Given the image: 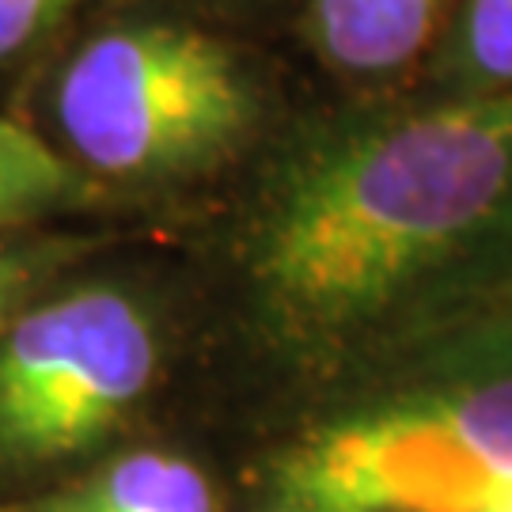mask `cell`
I'll return each mask as SVG.
<instances>
[{
    "mask_svg": "<svg viewBox=\"0 0 512 512\" xmlns=\"http://www.w3.org/2000/svg\"><path fill=\"white\" fill-rule=\"evenodd\" d=\"M239 319L334 376L512 281V92L334 110L266 160L232 247Z\"/></svg>",
    "mask_w": 512,
    "mask_h": 512,
    "instance_id": "6da1fadb",
    "label": "cell"
},
{
    "mask_svg": "<svg viewBox=\"0 0 512 512\" xmlns=\"http://www.w3.org/2000/svg\"><path fill=\"white\" fill-rule=\"evenodd\" d=\"M266 114L247 61L198 27L114 23L57 76L54 118L80 171L137 186L217 175Z\"/></svg>",
    "mask_w": 512,
    "mask_h": 512,
    "instance_id": "7a4b0ae2",
    "label": "cell"
},
{
    "mask_svg": "<svg viewBox=\"0 0 512 512\" xmlns=\"http://www.w3.org/2000/svg\"><path fill=\"white\" fill-rule=\"evenodd\" d=\"M512 482V380L334 421L274 463L281 509L478 512Z\"/></svg>",
    "mask_w": 512,
    "mask_h": 512,
    "instance_id": "3957f363",
    "label": "cell"
},
{
    "mask_svg": "<svg viewBox=\"0 0 512 512\" xmlns=\"http://www.w3.org/2000/svg\"><path fill=\"white\" fill-rule=\"evenodd\" d=\"M156 372V315L114 281L23 308L0 338V475L88 456L145 399Z\"/></svg>",
    "mask_w": 512,
    "mask_h": 512,
    "instance_id": "277c9868",
    "label": "cell"
},
{
    "mask_svg": "<svg viewBox=\"0 0 512 512\" xmlns=\"http://www.w3.org/2000/svg\"><path fill=\"white\" fill-rule=\"evenodd\" d=\"M319 54L346 73H395L433 42L452 0H308Z\"/></svg>",
    "mask_w": 512,
    "mask_h": 512,
    "instance_id": "5b68a950",
    "label": "cell"
},
{
    "mask_svg": "<svg viewBox=\"0 0 512 512\" xmlns=\"http://www.w3.org/2000/svg\"><path fill=\"white\" fill-rule=\"evenodd\" d=\"M38 512H217L209 478L183 456L133 452L73 490L46 497Z\"/></svg>",
    "mask_w": 512,
    "mask_h": 512,
    "instance_id": "8992f818",
    "label": "cell"
},
{
    "mask_svg": "<svg viewBox=\"0 0 512 512\" xmlns=\"http://www.w3.org/2000/svg\"><path fill=\"white\" fill-rule=\"evenodd\" d=\"M95 183L38 133L0 118V232L84 205Z\"/></svg>",
    "mask_w": 512,
    "mask_h": 512,
    "instance_id": "52a82bcc",
    "label": "cell"
},
{
    "mask_svg": "<svg viewBox=\"0 0 512 512\" xmlns=\"http://www.w3.org/2000/svg\"><path fill=\"white\" fill-rule=\"evenodd\" d=\"M437 92H512V0H463L440 42Z\"/></svg>",
    "mask_w": 512,
    "mask_h": 512,
    "instance_id": "ba28073f",
    "label": "cell"
},
{
    "mask_svg": "<svg viewBox=\"0 0 512 512\" xmlns=\"http://www.w3.org/2000/svg\"><path fill=\"white\" fill-rule=\"evenodd\" d=\"M54 251L27 247V243H0V338L16 323L23 300L35 289L42 270L50 266Z\"/></svg>",
    "mask_w": 512,
    "mask_h": 512,
    "instance_id": "9c48e42d",
    "label": "cell"
},
{
    "mask_svg": "<svg viewBox=\"0 0 512 512\" xmlns=\"http://www.w3.org/2000/svg\"><path fill=\"white\" fill-rule=\"evenodd\" d=\"M73 8V0H0V61L23 54Z\"/></svg>",
    "mask_w": 512,
    "mask_h": 512,
    "instance_id": "30bf717a",
    "label": "cell"
},
{
    "mask_svg": "<svg viewBox=\"0 0 512 512\" xmlns=\"http://www.w3.org/2000/svg\"><path fill=\"white\" fill-rule=\"evenodd\" d=\"M478 512H512V482H505V486H501V490H497Z\"/></svg>",
    "mask_w": 512,
    "mask_h": 512,
    "instance_id": "8fae6325",
    "label": "cell"
},
{
    "mask_svg": "<svg viewBox=\"0 0 512 512\" xmlns=\"http://www.w3.org/2000/svg\"><path fill=\"white\" fill-rule=\"evenodd\" d=\"M277 512H300V509H277Z\"/></svg>",
    "mask_w": 512,
    "mask_h": 512,
    "instance_id": "7c38bea8",
    "label": "cell"
}]
</instances>
